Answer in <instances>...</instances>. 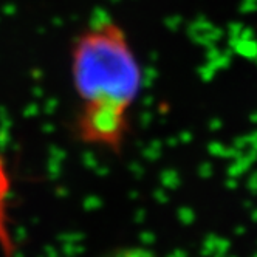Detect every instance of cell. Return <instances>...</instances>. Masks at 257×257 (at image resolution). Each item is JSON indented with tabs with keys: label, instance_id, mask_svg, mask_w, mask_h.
<instances>
[{
	"label": "cell",
	"instance_id": "cell-1",
	"mask_svg": "<svg viewBox=\"0 0 257 257\" xmlns=\"http://www.w3.org/2000/svg\"><path fill=\"white\" fill-rule=\"evenodd\" d=\"M71 79L82 108L81 138L118 148L143 85L140 61L119 24L101 19L78 36L71 47Z\"/></svg>",
	"mask_w": 257,
	"mask_h": 257
},
{
	"label": "cell",
	"instance_id": "cell-2",
	"mask_svg": "<svg viewBox=\"0 0 257 257\" xmlns=\"http://www.w3.org/2000/svg\"><path fill=\"white\" fill-rule=\"evenodd\" d=\"M104 257H158V255L154 251L141 246H127V248H118L112 252L105 254Z\"/></svg>",
	"mask_w": 257,
	"mask_h": 257
}]
</instances>
